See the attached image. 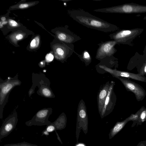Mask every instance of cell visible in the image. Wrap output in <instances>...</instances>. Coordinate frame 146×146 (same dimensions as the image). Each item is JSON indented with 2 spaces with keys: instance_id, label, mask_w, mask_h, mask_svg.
<instances>
[{
  "instance_id": "1",
  "label": "cell",
  "mask_w": 146,
  "mask_h": 146,
  "mask_svg": "<svg viewBox=\"0 0 146 146\" xmlns=\"http://www.w3.org/2000/svg\"><path fill=\"white\" fill-rule=\"evenodd\" d=\"M69 16L78 23L88 28L108 33L117 30V27L82 9L68 11Z\"/></svg>"
},
{
  "instance_id": "2",
  "label": "cell",
  "mask_w": 146,
  "mask_h": 146,
  "mask_svg": "<svg viewBox=\"0 0 146 146\" xmlns=\"http://www.w3.org/2000/svg\"><path fill=\"white\" fill-rule=\"evenodd\" d=\"M76 125V137L78 142L81 130H82L85 134L88 131V116L86 107L83 100L80 101L78 105Z\"/></svg>"
},
{
  "instance_id": "3",
  "label": "cell",
  "mask_w": 146,
  "mask_h": 146,
  "mask_svg": "<svg viewBox=\"0 0 146 146\" xmlns=\"http://www.w3.org/2000/svg\"><path fill=\"white\" fill-rule=\"evenodd\" d=\"M94 11L103 13H125L146 12V7L130 5H123L95 9Z\"/></svg>"
},
{
  "instance_id": "4",
  "label": "cell",
  "mask_w": 146,
  "mask_h": 146,
  "mask_svg": "<svg viewBox=\"0 0 146 146\" xmlns=\"http://www.w3.org/2000/svg\"><path fill=\"white\" fill-rule=\"evenodd\" d=\"M117 44L116 41L113 40L102 42L98 44L99 47L96 52V58L101 61L106 58L113 56L117 51L114 46Z\"/></svg>"
},
{
  "instance_id": "5",
  "label": "cell",
  "mask_w": 146,
  "mask_h": 146,
  "mask_svg": "<svg viewBox=\"0 0 146 146\" xmlns=\"http://www.w3.org/2000/svg\"><path fill=\"white\" fill-rule=\"evenodd\" d=\"M124 85L127 91L133 93L137 100L139 101L143 100L146 95L144 89L140 85L132 81L129 79L117 77Z\"/></svg>"
},
{
  "instance_id": "6",
  "label": "cell",
  "mask_w": 146,
  "mask_h": 146,
  "mask_svg": "<svg viewBox=\"0 0 146 146\" xmlns=\"http://www.w3.org/2000/svg\"><path fill=\"white\" fill-rule=\"evenodd\" d=\"M115 85L114 82L112 81L111 82L107 95L100 115L102 118L110 114L113 109L116 100L115 95L113 92V88Z\"/></svg>"
},
{
  "instance_id": "7",
  "label": "cell",
  "mask_w": 146,
  "mask_h": 146,
  "mask_svg": "<svg viewBox=\"0 0 146 146\" xmlns=\"http://www.w3.org/2000/svg\"><path fill=\"white\" fill-rule=\"evenodd\" d=\"M50 114V112L48 110H40L38 112L31 120L26 122L25 124L28 126L33 125H49L52 123L48 120V117Z\"/></svg>"
},
{
  "instance_id": "8",
  "label": "cell",
  "mask_w": 146,
  "mask_h": 146,
  "mask_svg": "<svg viewBox=\"0 0 146 146\" xmlns=\"http://www.w3.org/2000/svg\"><path fill=\"white\" fill-rule=\"evenodd\" d=\"M99 67L110 73L113 77L131 78L142 82H146V78L138 74L112 69L104 65H99Z\"/></svg>"
},
{
  "instance_id": "9",
  "label": "cell",
  "mask_w": 146,
  "mask_h": 146,
  "mask_svg": "<svg viewBox=\"0 0 146 146\" xmlns=\"http://www.w3.org/2000/svg\"><path fill=\"white\" fill-rule=\"evenodd\" d=\"M17 115L14 114L4 121L0 128V140L9 135L16 127L18 122Z\"/></svg>"
},
{
  "instance_id": "10",
  "label": "cell",
  "mask_w": 146,
  "mask_h": 146,
  "mask_svg": "<svg viewBox=\"0 0 146 146\" xmlns=\"http://www.w3.org/2000/svg\"><path fill=\"white\" fill-rule=\"evenodd\" d=\"M68 26L61 29L57 33L58 38L61 41L66 44H73L81 39L80 37L70 31Z\"/></svg>"
},
{
  "instance_id": "11",
  "label": "cell",
  "mask_w": 146,
  "mask_h": 146,
  "mask_svg": "<svg viewBox=\"0 0 146 146\" xmlns=\"http://www.w3.org/2000/svg\"><path fill=\"white\" fill-rule=\"evenodd\" d=\"M136 31L132 30H122L110 34L109 36L111 39L116 41L118 44H124L127 39L135 36Z\"/></svg>"
},
{
  "instance_id": "12",
  "label": "cell",
  "mask_w": 146,
  "mask_h": 146,
  "mask_svg": "<svg viewBox=\"0 0 146 146\" xmlns=\"http://www.w3.org/2000/svg\"><path fill=\"white\" fill-rule=\"evenodd\" d=\"M110 83L108 81L99 92L98 97V105L99 113L100 115L107 95Z\"/></svg>"
},
{
  "instance_id": "13",
  "label": "cell",
  "mask_w": 146,
  "mask_h": 146,
  "mask_svg": "<svg viewBox=\"0 0 146 146\" xmlns=\"http://www.w3.org/2000/svg\"><path fill=\"white\" fill-rule=\"evenodd\" d=\"M66 118L65 115L60 116L54 122L50 125L53 131L56 132V130H61L64 128L66 126Z\"/></svg>"
},
{
  "instance_id": "14",
  "label": "cell",
  "mask_w": 146,
  "mask_h": 146,
  "mask_svg": "<svg viewBox=\"0 0 146 146\" xmlns=\"http://www.w3.org/2000/svg\"><path fill=\"white\" fill-rule=\"evenodd\" d=\"M129 121L128 117L121 122H117L110 130L109 134V139H111L119 132Z\"/></svg>"
},
{
  "instance_id": "15",
  "label": "cell",
  "mask_w": 146,
  "mask_h": 146,
  "mask_svg": "<svg viewBox=\"0 0 146 146\" xmlns=\"http://www.w3.org/2000/svg\"><path fill=\"white\" fill-rule=\"evenodd\" d=\"M76 54L80 59L81 60L84 62L86 65H88L92 61V58L90 55L88 51L85 50L82 52L81 55L78 54L75 52Z\"/></svg>"
},
{
  "instance_id": "16",
  "label": "cell",
  "mask_w": 146,
  "mask_h": 146,
  "mask_svg": "<svg viewBox=\"0 0 146 146\" xmlns=\"http://www.w3.org/2000/svg\"><path fill=\"white\" fill-rule=\"evenodd\" d=\"M18 82L7 83L2 87L1 92V98H2V100L3 99V98H5L14 86L18 84Z\"/></svg>"
},
{
  "instance_id": "17",
  "label": "cell",
  "mask_w": 146,
  "mask_h": 146,
  "mask_svg": "<svg viewBox=\"0 0 146 146\" xmlns=\"http://www.w3.org/2000/svg\"><path fill=\"white\" fill-rule=\"evenodd\" d=\"M4 146H39L24 141L21 143H15L7 144Z\"/></svg>"
},
{
  "instance_id": "18",
  "label": "cell",
  "mask_w": 146,
  "mask_h": 146,
  "mask_svg": "<svg viewBox=\"0 0 146 146\" xmlns=\"http://www.w3.org/2000/svg\"><path fill=\"white\" fill-rule=\"evenodd\" d=\"M143 108L142 107L136 113L132 114L128 117L129 121H137L139 120L140 113Z\"/></svg>"
},
{
  "instance_id": "19",
  "label": "cell",
  "mask_w": 146,
  "mask_h": 146,
  "mask_svg": "<svg viewBox=\"0 0 146 146\" xmlns=\"http://www.w3.org/2000/svg\"><path fill=\"white\" fill-rule=\"evenodd\" d=\"M39 38L37 36L34 38L31 41L30 43V46L32 48L37 47L39 44Z\"/></svg>"
},
{
  "instance_id": "20",
  "label": "cell",
  "mask_w": 146,
  "mask_h": 146,
  "mask_svg": "<svg viewBox=\"0 0 146 146\" xmlns=\"http://www.w3.org/2000/svg\"><path fill=\"white\" fill-rule=\"evenodd\" d=\"M139 119L142 122L146 120V110L144 107L140 113Z\"/></svg>"
},
{
  "instance_id": "21",
  "label": "cell",
  "mask_w": 146,
  "mask_h": 146,
  "mask_svg": "<svg viewBox=\"0 0 146 146\" xmlns=\"http://www.w3.org/2000/svg\"><path fill=\"white\" fill-rule=\"evenodd\" d=\"M42 92L44 95L46 97H50L51 95L50 91L46 88H44L42 89Z\"/></svg>"
},
{
  "instance_id": "22",
  "label": "cell",
  "mask_w": 146,
  "mask_h": 146,
  "mask_svg": "<svg viewBox=\"0 0 146 146\" xmlns=\"http://www.w3.org/2000/svg\"><path fill=\"white\" fill-rule=\"evenodd\" d=\"M9 24L12 27H16L18 26V24L15 21L9 19Z\"/></svg>"
},
{
  "instance_id": "23",
  "label": "cell",
  "mask_w": 146,
  "mask_h": 146,
  "mask_svg": "<svg viewBox=\"0 0 146 146\" xmlns=\"http://www.w3.org/2000/svg\"><path fill=\"white\" fill-rule=\"evenodd\" d=\"M46 58L47 61H51L53 60L54 57L52 54L50 53L47 54L46 56Z\"/></svg>"
},
{
  "instance_id": "24",
  "label": "cell",
  "mask_w": 146,
  "mask_h": 146,
  "mask_svg": "<svg viewBox=\"0 0 146 146\" xmlns=\"http://www.w3.org/2000/svg\"><path fill=\"white\" fill-rule=\"evenodd\" d=\"M145 74H146V63L142 67L139 74L142 76V75Z\"/></svg>"
},
{
  "instance_id": "25",
  "label": "cell",
  "mask_w": 146,
  "mask_h": 146,
  "mask_svg": "<svg viewBox=\"0 0 146 146\" xmlns=\"http://www.w3.org/2000/svg\"><path fill=\"white\" fill-rule=\"evenodd\" d=\"M30 6L29 4L27 3H24L21 4L19 5V7L20 9H24Z\"/></svg>"
},
{
  "instance_id": "26",
  "label": "cell",
  "mask_w": 146,
  "mask_h": 146,
  "mask_svg": "<svg viewBox=\"0 0 146 146\" xmlns=\"http://www.w3.org/2000/svg\"><path fill=\"white\" fill-rule=\"evenodd\" d=\"M23 37V35L21 34H17L15 36L16 39L18 40L22 39Z\"/></svg>"
},
{
  "instance_id": "27",
  "label": "cell",
  "mask_w": 146,
  "mask_h": 146,
  "mask_svg": "<svg viewBox=\"0 0 146 146\" xmlns=\"http://www.w3.org/2000/svg\"><path fill=\"white\" fill-rule=\"evenodd\" d=\"M137 146H145V145H144V144L141 142L139 143V144Z\"/></svg>"
}]
</instances>
